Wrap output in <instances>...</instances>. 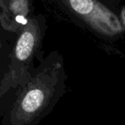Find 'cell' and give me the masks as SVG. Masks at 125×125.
<instances>
[{
	"label": "cell",
	"instance_id": "obj_2",
	"mask_svg": "<svg viewBox=\"0 0 125 125\" xmlns=\"http://www.w3.org/2000/svg\"><path fill=\"white\" fill-rule=\"evenodd\" d=\"M15 20H16L17 22L23 24V25H26V24L27 23V21H26V19H25V17L22 16V15H17L16 18H15Z\"/></svg>",
	"mask_w": 125,
	"mask_h": 125
},
{
	"label": "cell",
	"instance_id": "obj_3",
	"mask_svg": "<svg viewBox=\"0 0 125 125\" xmlns=\"http://www.w3.org/2000/svg\"><path fill=\"white\" fill-rule=\"evenodd\" d=\"M121 22H122L123 26L125 28V8L123 10V12H122V15H121V19H120Z\"/></svg>",
	"mask_w": 125,
	"mask_h": 125
},
{
	"label": "cell",
	"instance_id": "obj_1",
	"mask_svg": "<svg viewBox=\"0 0 125 125\" xmlns=\"http://www.w3.org/2000/svg\"><path fill=\"white\" fill-rule=\"evenodd\" d=\"M66 78L60 59L32 72L25 87L4 109L1 125H38L66 94Z\"/></svg>",
	"mask_w": 125,
	"mask_h": 125
}]
</instances>
